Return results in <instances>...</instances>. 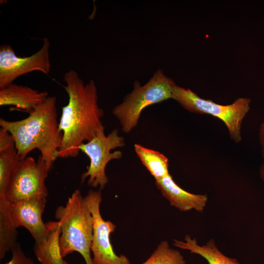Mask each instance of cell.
<instances>
[{
  "instance_id": "cell-17",
  "label": "cell",
  "mask_w": 264,
  "mask_h": 264,
  "mask_svg": "<svg viewBox=\"0 0 264 264\" xmlns=\"http://www.w3.org/2000/svg\"><path fill=\"white\" fill-rule=\"evenodd\" d=\"M134 147L137 156L155 181L169 174V160L163 154L138 144Z\"/></svg>"
},
{
  "instance_id": "cell-5",
  "label": "cell",
  "mask_w": 264,
  "mask_h": 264,
  "mask_svg": "<svg viewBox=\"0 0 264 264\" xmlns=\"http://www.w3.org/2000/svg\"><path fill=\"white\" fill-rule=\"evenodd\" d=\"M172 99L190 112L207 114L219 118L226 126L231 139L236 143L242 140V124L250 109V98L240 97L230 104L223 105L202 98L190 89L176 84Z\"/></svg>"
},
{
  "instance_id": "cell-3",
  "label": "cell",
  "mask_w": 264,
  "mask_h": 264,
  "mask_svg": "<svg viewBox=\"0 0 264 264\" xmlns=\"http://www.w3.org/2000/svg\"><path fill=\"white\" fill-rule=\"evenodd\" d=\"M55 216L60 223V245L63 257L77 252L86 264H92L93 218L79 190L74 191L64 206L56 208Z\"/></svg>"
},
{
  "instance_id": "cell-13",
  "label": "cell",
  "mask_w": 264,
  "mask_h": 264,
  "mask_svg": "<svg viewBox=\"0 0 264 264\" xmlns=\"http://www.w3.org/2000/svg\"><path fill=\"white\" fill-rule=\"evenodd\" d=\"M19 158L14 139L5 129L0 128V200L7 194Z\"/></svg>"
},
{
  "instance_id": "cell-20",
  "label": "cell",
  "mask_w": 264,
  "mask_h": 264,
  "mask_svg": "<svg viewBox=\"0 0 264 264\" xmlns=\"http://www.w3.org/2000/svg\"><path fill=\"white\" fill-rule=\"evenodd\" d=\"M259 140L261 148V153L264 159V118L262 122L259 130Z\"/></svg>"
},
{
  "instance_id": "cell-4",
  "label": "cell",
  "mask_w": 264,
  "mask_h": 264,
  "mask_svg": "<svg viewBox=\"0 0 264 264\" xmlns=\"http://www.w3.org/2000/svg\"><path fill=\"white\" fill-rule=\"evenodd\" d=\"M175 85L161 69L157 70L143 86L135 80L133 90L112 110L122 131L126 133L131 132L137 126L141 113L146 107L172 99L173 88Z\"/></svg>"
},
{
  "instance_id": "cell-21",
  "label": "cell",
  "mask_w": 264,
  "mask_h": 264,
  "mask_svg": "<svg viewBox=\"0 0 264 264\" xmlns=\"http://www.w3.org/2000/svg\"><path fill=\"white\" fill-rule=\"evenodd\" d=\"M259 176L261 180L264 183V159L259 169Z\"/></svg>"
},
{
  "instance_id": "cell-12",
  "label": "cell",
  "mask_w": 264,
  "mask_h": 264,
  "mask_svg": "<svg viewBox=\"0 0 264 264\" xmlns=\"http://www.w3.org/2000/svg\"><path fill=\"white\" fill-rule=\"evenodd\" d=\"M48 96L46 91H40L13 83L0 89V106H14L29 114L44 103Z\"/></svg>"
},
{
  "instance_id": "cell-10",
  "label": "cell",
  "mask_w": 264,
  "mask_h": 264,
  "mask_svg": "<svg viewBox=\"0 0 264 264\" xmlns=\"http://www.w3.org/2000/svg\"><path fill=\"white\" fill-rule=\"evenodd\" d=\"M46 198L41 197L10 201L11 212L16 227L25 228L35 242H39L45 239L50 230L49 222L44 223L42 219L46 202Z\"/></svg>"
},
{
  "instance_id": "cell-18",
  "label": "cell",
  "mask_w": 264,
  "mask_h": 264,
  "mask_svg": "<svg viewBox=\"0 0 264 264\" xmlns=\"http://www.w3.org/2000/svg\"><path fill=\"white\" fill-rule=\"evenodd\" d=\"M141 264H186V262L179 250L171 247L167 241H163Z\"/></svg>"
},
{
  "instance_id": "cell-11",
  "label": "cell",
  "mask_w": 264,
  "mask_h": 264,
  "mask_svg": "<svg viewBox=\"0 0 264 264\" xmlns=\"http://www.w3.org/2000/svg\"><path fill=\"white\" fill-rule=\"evenodd\" d=\"M155 185L170 205L180 211L195 210L202 212L208 201L206 194H195L180 187L169 174L155 181Z\"/></svg>"
},
{
  "instance_id": "cell-2",
  "label": "cell",
  "mask_w": 264,
  "mask_h": 264,
  "mask_svg": "<svg viewBox=\"0 0 264 264\" xmlns=\"http://www.w3.org/2000/svg\"><path fill=\"white\" fill-rule=\"evenodd\" d=\"M56 102L55 96H48L25 118L13 121L0 118V128L13 137L20 160L37 149L50 170L63 138L57 119Z\"/></svg>"
},
{
  "instance_id": "cell-9",
  "label": "cell",
  "mask_w": 264,
  "mask_h": 264,
  "mask_svg": "<svg viewBox=\"0 0 264 264\" xmlns=\"http://www.w3.org/2000/svg\"><path fill=\"white\" fill-rule=\"evenodd\" d=\"M50 42L47 38L43 40L42 47L35 53L27 57L16 55L10 45L0 47V89L13 83L18 77L33 71L45 74L50 70Z\"/></svg>"
},
{
  "instance_id": "cell-15",
  "label": "cell",
  "mask_w": 264,
  "mask_h": 264,
  "mask_svg": "<svg viewBox=\"0 0 264 264\" xmlns=\"http://www.w3.org/2000/svg\"><path fill=\"white\" fill-rule=\"evenodd\" d=\"M174 245L180 249L186 250L204 258L208 264H240L234 258L225 255L218 248L215 241L210 239L205 244L200 245L195 238L186 235L184 241L174 240Z\"/></svg>"
},
{
  "instance_id": "cell-19",
  "label": "cell",
  "mask_w": 264,
  "mask_h": 264,
  "mask_svg": "<svg viewBox=\"0 0 264 264\" xmlns=\"http://www.w3.org/2000/svg\"><path fill=\"white\" fill-rule=\"evenodd\" d=\"M11 252V260L4 264H34L32 259L24 254L19 243L12 249Z\"/></svg>"
},
{
  "instance_id": "cell-14",
  "label": "cell",
  "mask_w": 264,
  "mask_h": 264,
  "mask_svg": "<svg viewBox=\"0 0 264 264\" xmlns=\"http://www.w3.org/2000/svg\"><path fill=\"white\" fill-rule=\"evenodd\" d=\"M50 230L45 239L35 242L34 251L41 264H69L63 257L60 245L61 229L59 221H49Z\"/></svg>"
},
{
  "instance_id": "cell-16",
  "label": "cell",
  "mask_w": 264,
  "mask_h": 264,
  "mask_svg": "<svg viewBox=\"0 0 264 264\" xmlns=\"http://www.w3.org/2000/svg\"><path fill=\"white\" fill-rule=\"evenodd\" d=\"M10 209V201L0 200V259L18 243V232Z\"/></svg>"
},
{
  "instance_id": "cell-7",
  "label": "cell",
  "mask_w": 264,
  "mask_h": 264,
  "mask_svg": "<svg viewBox=\"0 0 264 264\" xmlns=\"http://www.w3.org/2000/svg\"><path fill=\"white\" fill-rule=\"evenodd\" d=\"M93 218V234L91 245L92 264H131L124 255H117L110 241V235L116 225L110 220H105L101 214V191L89 190L84 197Z\"/></svg>"
},
{
  "instance_id": "cell-6",
  "label": "cell",
  "mask_w": 264,
  "mask_h": 264,
  "mask_svg": "<svg viewBox=\"0 0 264 264\" xmlns=\"http://www.w3.org/2000/svg\"><path fill=\"white\" fill-rule=\"evenodd\" d=\"M104 127L91 140L83 143L80 151L85 153L90 159L87 171L81 176L82 182L88 178V183L92 187H99L103 189L108 183L105 173L107 164L111 160L122 157L120 151L110 152L112 150L125 146L124 139L118 135L117 129L112 130L106 135Z\"/></svg>"
},
{
  "instance_id": "cell-8",
  "label": "cell",
  "mask_w": 264,
  "mask_h": 264,
  "mask_svg": "<svg viewBox=\"0 0 264 264\" xmlns=\"http://www.w3.org/2000/svg\"><path fill=\"white\" fill-rule=\"evenodd\" d=\"M50 170L40 155L37 161L26 157L19 161L8 190L7 199L16 202L31 198L46 197L45 179Z\"/></svg>"
},
{
  "instance_id": "cell-1",
  "label": "cell",
  "mask_w": 264,
  "mask_h": 264,
  "mask_svg": "<svg viewBox=\"0 0 264 264\" xmlns=\"http://www.w3.org/2000/svg\"><path fill=\"white\" fill-rule=\"evenodd\" d=\"M64 81L68 102L62 107L59 121L63 138L57 158L77 156L80 146L91 140L104 127L101 119L104 113L98 104L97 89L94 81L85 84L72 69L65 73Z\"/></svg>"
}]
</instances>
